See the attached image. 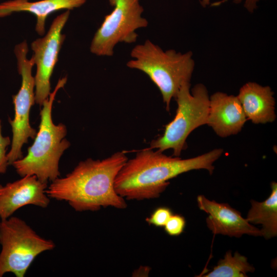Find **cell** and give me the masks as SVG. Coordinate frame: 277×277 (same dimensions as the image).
<instances>
[{
	"label": "cell",
	"instance_id": "cell-1",
	"mask_svg": "<svg viewBox=\"0 0 277 277\" xmlns=\"http://www.w3.org/2000/svg\"><path fill=\"white\" fill-rule=\"evenodd\" d=\"M223 152L214 149L197 156L182 159L167 156L149 147L127 160L114 182L116 192L126 200L142 201L159 197L169 185V181L193 170L206 169L210 174L213 163Z\"/></svg>",
	"mask_w": 277,
	"mask_h": 277
},
{
	"label": "cell",
	"instance_id": "cell-2",
	"mask_svg": "<svg viewBox=\"0 0 277 277\" xmlns=\"http://www.w3.org/2000/svg\"><path fill=\"white\" fill-rule=\"evenodd\" d=\"M127 160L125 152L118 151L102 160L81 161L65 177L52 181L46 193L49 198L67 202L78 212L108 207L125 209L126 200L116 192L114 182Z\"/></svg>",
	"mask_w": 277,
	"mask_h": 277
},
{
	"label": "cell",
	"instance_id": "cell-3",
	"mask_svg": "<svg viewBox=\"0 0 277 277\" xmlns=\"http://www.w3.org/2000/svg\"><path fill=\"white\" fill-rule=\"evenodd\" d=\"M67 80L66 76L60 78L54 90L43 103L39 129L33 143L28 149L27 155L11 164L22 177L35 175L39 180L48 183L60 176L59 161L70 143L65 138L67 134L66 126L62 123H53L52 108L57 91L64 87Z\"/></svg>",
	"mask_w": 277,
	"mask_h": 277
},
{
	"label": "cell",
	"instance_id": "cell-4",
	"mask_svg": "<svg viewBox=\"0 0 277 277\" xmlns=\"http://www.w3.org/2000/svg\"><path fill=\"white\" fill-rule=\"evenodd\" d=\"M130 55L132 59L127 66L148 75L160 90L166 109L169 111L171 101L175 99L182 85L190 83L195 66L192 52L164 51L147 39L135 46Z\"/></svg>",
	"mask_w": 277,
	"mask_h": 277
},
{
	"label": "cell",
	"instance_id": "cell-5",
	"mask_svg": "<svg viewBox=\"0 0 277 277\" xmlns=\"http://www.w3.org/2000/svg\"><path fill=\"white\" fill-rule=\"evenodd\" d=\"M190 83L182 85L175 98L177 104L174 118L166 125L163 134L153 140L149 148L164 152L172 149L180 156L187 147L186 140L194 129L207 124L209 96L206 86L197 84L190 90Z\"/></svg>",
	"mask_w": 277,
	"mask_h": 277
},
{
	"label": "cell",
	"instance_id": "cell-6",
	"mask_svg": "<svg viewBox=\"0 0 277 277\" xmlns=\"http://www.w3.org/2000/svg\"><path fill=\"white\" fill-rule=\"evenodd\" d=\"M0 277L12 273L24 277L39 254L53 250L51 240L39 235L25 221L10 216L0 221Z\"/></svg>",
	"mask_w": 277,
	"mask_h": 277
},
{
	"label": "cell",
	"instance_id": "cell-7",
	"mask_svg": "<svg viewBox=\"0 0 277 277\" xmlns=\"http://www.w3.org/2000/svg\"><path fill=\"white\" fill-rule=\"evenodd\" d=\"M140 0H109L113 7L106 15L92 39L90 50L97 56H112L115 46L120 43H135V31L145 28L148 21L142 16L144 11Z\"/></svg>",
	"mask_w": 277,
	"mask_h": 277
},
{
	"label": "cell",
	"instance_id": "cell-8",
	"mask_svg": "<svg viewBox=\"0 0 277 277\" xmlns=\"http://www.w3.org/2000/svg\"><path fill=\"white\" fill-rule=\"evenodd\" d=\"M14 51L22 84L18 93L13 96L14 118L9 119L12 131L11 149L7 153L9 165L23 157V146L28 143L29 138L34 139L37 133L29 122L30 109L35 103L34 78L32 74L34 61L32 57L30 60L27 58L29 49L26 41L17 44Z\"/></svg>",
	"mask_w": 277,
	"mask_h": 277
},
{
	"label": "cell",
	"instance_id": "cell-9",
	"mask_svg": "<svg viewBox=\"0 0 277 277\" xmlns=\"http://www.w3.org/2000/svg\"><path fill=\"white\" fill-rule=\"evenodd\" d=\"M70 15L67 10L53 21L43 37L34 40L31 45L32 57L36 66L34 78L35 103L42 106L51 93L50 78L58 60V56L66 35L62 30Z\"/></svg>",
	"mask_w": 277,
	"mask_h": 277
},
{
	"label": "cell",
	"instance_id": "cell-10",
	"mask_svg": "<svg viewBox=\"0 0 277 277\" xmlns=\"http://www.w3.org/2000/svg\"><path fill=\"white\" fill-rule=\"evenodd\" d=\"M47 184L35 175H27L5 185L0 184L1 220L9 218L25 206L47 207L50 203V198L46 193Z\"/></svg>",
	"mask_w": 277,
	"mask_h": 277
},
{
	"label": "cell",
	"instance_id": "cell-11",
	"mask_svg": "<svg viewBox=\"0 0 277 277\" xmlns=\"http://www.w3.org/2000/svg\"><path fill=\"white\" fill-rule=\"evenodd\" d=\"M197 203L199 208L208 214L206 223L213 233L236 238L243 234L262 236L261 229L249 223L229 204L209 200L203 195L197 197Z\"/></svg>",
	"mask_w": 277,
	"mask_h": 277
},
{
	"label": "cell",
	"instance_id": "cell-12",
	"mask_svg": "<svg viewBox=\"0 0 277 277\" xmlns=\"http://www.w3.org/2000/svg\"><path fill=\"white\" fill-rule=\"evenodd\" d=\"M247 118L237 96L216 92L209 97L207 125L221 137L240 132Z\"/></svg>",
	"mask_w": 277,
	"mask_h": 277
},
{
	"label": "cell",
	"instance_id": "cell-13",
	"mask_svg": "<svg viewBox=\"0 0 277 277\" xmlns=\"http://www.w3.org/2000/svg\"><path fill=\"white\" fill-rule=\"evenodd\" d=\"M274 93L268 86L248 82L240 89L237 96L247 119L254 124H266L275 121Z\"/></svg>",
	"mask_w": 277,
	"mask_h": 277
},
{
	"label": "cell",
	"instance_id": "cell-14",
	"mask_svg": "<svg viewBox=\"0 0 277 277\" xmlns=\"http://www.w3.org/2000/svg\"><path fill=\"white\" fill-rule=\"evenodd\" d=\"M86 0H11L0 4V17L17 12H28L36 17L35 29L40 35L45 33V21L52 13L62 10H70L81 7Z\"/></svg>",
	"mask_w": 277,
	"mask_h": 277
},
{
	"label": "cell",
	"instance_id": "cell-15",
	"mask_svg": "<svg viewBox=\"0 0 277 277\" xmlns=\"http://www.w3.org/2000/svg\"><path fill=\"white\" fill-rule=\"evenodd\" d=\"M271 193L263 202L251 201V207L246 217L250 224H260L262 236L269 239L277 235V184H271Z\"/></svg>",
	"mask_w": 277,
	"mask_h": 277
},
{
	"label": "cell",
	"instance_id": "cell-16",
	"mask_svg": "<svg viewBox=\"0 0 277 277\" xmlns=\"http://www.w3.org/2000/svg\"><path fill=\"white\" fill-rule=\"evenodd\" d=\"M255 268L247 261L245 256L238 252L232 255L227 251L212 270L203 275L205 277H246L248 272H253Z\"/></svg>",
	"mask_w": 277,
	"mask_h": 277
},
{
	"label": "cell",
	"instance_id": "cell-17",
	"mask_svg": "<svg viewBox=\"0 0 277 277\" xmlns=\"http://www.w3.org/2000/svg\"><path fill=\"white\" fill-rule=\"evenodd\" d=\"M172 214L170 208L160 207L155 209L150 215L146 219V221L150 225L162 227L165 225Z\"/></svg>",
	"mask_w": 277,
	"mask_h": 277
},
{
	"label": "cell",
	"instance_id": "cell-18",
	"mask_svg": "<svg viewBox=\"0 0 277 277\" xmlns=\"http://www.w3.org/2000/svg\"><path fill=\"white\" fill-rule=\"evenodd\" d=\"M186 221L179 214H172L164 226L166 232L171 236L180 235L185 229Z\"/></svg>",
	"mask_w": 277,
	"mask_h": 277
},
{
	"label": "cell",
	"instance_id": "cell-19",
	"mask_svg": "<svg viewBox=\"0 0 277 277\" xmlns=\"http://www.w3.org/2000/svg\"><path fill=\"white\" fill-rule=\"evenodd\" d=\"M1 123L0 120V174L6 173L9 165L6 152L8 146L11 143L9 136H3Z\"/></svg>",
	"mask_w": 277,
	"mask_h": 277
},
{
	"label": "cell",
	"instance_id": "cell-20",
	"mask_svg": "<svg viewBox=\"0 0 277 277\" xmlns=\"http://www.w3.org/2000/svg\"><path fill=\"white\" fill-rule=\"evenodd\" d=\"M228 0H223V2L227 1ZM235 4H240L242 1H244V8L249 12L252 13L258 7V3L260 0H231Z\"/></svg>",
	"mask_w": 277,
	"mask_h": 277
},
{
	"label": "cell",
	"instance_id": "cell-21",
	"mask_svg": "<svg viewBox=\"0 0 277 277\" xmlns=\"http://www.w3.org/2000/svg\"><path fill=\"white\" fill-rule=\"evenodd\" d=\"M211 0H200V3L202 7L205 8L210 3Z\"/></svg>",
	"mask_w": 277,
	"mask_h": 277
}]
</instances>
